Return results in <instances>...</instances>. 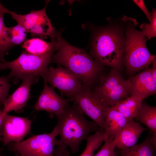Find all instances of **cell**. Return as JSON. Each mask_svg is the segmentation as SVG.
Instances as JSON below:
<instances>
[{
  "label": "cell",
  "instance_id": "obj_8",
  "mask_svg": "<svg viewBox=\"0 0 156 156\" xmlns=\"http://www.w3.org/2000/svg\"><path fill=\"white\" fill-rule=\"evenodd\" d=\"M59 131L55 126L52 131L33 136L19 142L10 144L9 149L24 156H54V147L58 144Z\"/></svg>",
  "mask_w": 156,
  "mask_h": 156
},
{
  "label": "cell",
  "instance_id": "obj_12",
  "mask_svg": "<svg viewBox=\"0 0 156 156\" xmlns=\"http://www.w3.org/2000/svg\"><path fill=\"white\" fill-rule=\"evenodd\" d=\"M31 122L27 117L6 114L4 117L2 139L3 145L12 142H20L30 132Z\"/></svg>",
  "mask_w": 156,
  "mask_h": 156
},
{
  "label": "cell",
  "instance_id": "obj_20",
  "mask_svg": "<svg viewBox=\"0 0 156 156\" xmlns=\"http://www.w3.org/2000/svg\"><path fill=\"white\" fill-rule=\"evenodd\" d=\"M148 135L141 143L119 149V156H155V150L149 142Z\"/></svg>",
  "mask_w": 156,
  "mask_h": 156
},
{
  "label": "cell",
  "instance_id": "obj_18",
  "mask_svg": "<svg viewBox=\"0 0 156 156\" xmlns=\"http://www.w3.org/2000/svg\"><path fill=\"white\" fill-rule=\"evenodd\" d=\"M141 98L133 95L120 101L113 107L120 112L127 121L133 119L143 101Z\"/></svg>",
  "mask_w": 156,
  "mask_h": 156
},
{
  "label": "cell",
  "instance_id": "obj_29",
  "mask_svg": "<svg viewBox=\"0 0 156 156\" xmlns=\"http://www.w3.org/2000/svg\"><path fill=\"white\" fill-rule=\"evenodd\" d=\"M4 116L2 111L0 110V141H2L3 135Z\"/></svg>",
  "mask_w": 156,
  "mask_h": 156
},
{
  "label": "cell",
  "instance_id": "obj_6",
  "mask_svg": "<svg viewBox=\"0 0 156 156\" xmlns=\"http://www.w3.org/2000/svg\"><path fill=\"white\" fill-rule=\"evenodd\" d=\"M130 82L125 80L117 70L112 68L102 75L92 92L111 107L129 96Z\"/></svg>",
  "mask_w": 156,
  "mask_h": 156
},
{
  "label": "cell",
  "instance_id": "obj_10",
  "mask_svg": "<svg viewBox=\"0 0 156 156\" xmlns=\"http://www.w3.org/2000/svg\"><path fill=\"white\" fill-rule=\"evenodd\" d=\"M44 80L57 88L70 99L82 87L81 81L65 67L49 66L42 77Z\"/></svg>",
  "mask_w": 156,
  "mask_h": 156
},
{
  "label": "cell",
  "instance_id": "obj_15",
  "mask_svg": "<svg viewBox=\"0 0 156 156\" xmlns=\"http://www.w3.org/2000/svg\"><path fill=\"white\" fill-rule=\"evenodd\" d=\"M146 129L133 119L127 121L115 138L117 140L116 147L124 149L136 144L141 134Z\"/></svg>",
  "mask_w": 156,
  "mask_h": 156
},
{
  "label": "cell",
  "instance_id": "obj_5",
  "mask_svg": "<svg viewBox=\"0 0 156 156\" xmlns=\"http://www.w3.org/2000/svg\"><path fill=\"white\" fill-rule=\"evenodd\" d=\"M57 49H53L41 55H37L23 51L15 60L4 62L7 68L11 71L6 77L11 79H22L33 75L41 76L47 70L51 59Z\"/></svg>",
  "mask_w": 156,
  "mask_h": 156
},
{
  "label": "cell",
  "instance_id": "obj_30",
  "mask_svg": "<svg viewBox=\"0 0 156 156\" xmlns=\"http://www.w3.org/2000/svg\"><path fill=\"white\" fill-rule=\"evenodd\" d=\"M149 142L150 144L153 146L155 151L156 148V135L152 134L151 136L150 135Z\"/></svg>",
  "mask_w": 156,
  "mask_h": 156
},
{
  "label": "cell",
  "instance_id": "obj_27",
  "mask_svg": "<svg viewBox=\"0 0 156 156\" xmlns=\"http://www.w3.org/2000/svg\"><path fill=\"white\" fill-rule=\"evenodd\" d=\"M54 149V156H69V152L67 146L63 144L58 145Z\"/></svg>",
  "mask_w": 156,
  "mask_h": 156
},
{
  "label": "cell",
  "instance_id": "obj_14",
  "mask_svg": "<svg viewBox=\"0 0 156 156\" xmlns=\"http://www.w3.org/2000/svg\"><path fill=\"white\" fill-rule=\"evenodd\" d=\"M39 79V76L33 75L22 80L20 86L4 101L2 111L4 116L12 111L19 112L23 109L30 98L31 85Z\"/></svg>",
  "mask_w": 156,
  "mask_h": 156
},
{
  "label": "cell",
  "instance_id": "obj_16",
  "mask_svg": "<svg viewBox=\"0 0 156 156\" xmlns=\"http://www.w3.org/2000/svg\"><path fill=\"white\" fill-rule=\"evenodd\" d=\"M127 121L120 112L112 107L108 112L104 122V140L107 138L114 140Z\"/></svg>",
  "mask_w": 156,
  "mask_h": 156
},
{
  "label": "cell",
  "instance_id": "obj_25",
  "mask_svg": "<svg viewBox=\"0 0 156 156\" xmlns=\"http://www.w3.org/2000/svg\"><path fill=\"white\" fill-rule=\"evenodd\" d=\"M104 142V144L94 156H116L114 149L116 147V139L107 138L105 140Z\"/></svg>",
  "mask_w": 156,
  "mask_h": 156
},
{
  "label": "cell",
  "instance_id": "obj_33",
  "mask_svg": "<svg viewBox=\"0 0 156 156\" xmlns=\"http://www.w3.org/2000/svg\"><path fill=\"white\" fill-rule=\"evenodd\" d=\"M15 156H23V155H20L19 154H16V155Z\"/></svg>",
  "mask_w": 156,
  "mask_h": 156
},
{
  "label": "cell",
  "instance_id": "obj_32",
  "mask_svg": "<svg viewBox=\"0 0 156 156\" xmlns=\"http://www.w3.org/2000/svg\"><path fill=\"white\" fill-rule=\"evenodd\" d=\"M7 9L5 8L1 4L0 2V12L3 11H7L8 10Z\"/></svg>",
  "mask_w": 156,
  "mask_h": 156
},
{
  "label": "cell",
  "instance_id": "obj_23",
  "mask_svg": "<svg viewBox=\"0 0 156 156\" xmlns=\"http://www.w3.org/2000/svg\"><path fill=\"white\" fill-rule=\"evenodd\" d=\"M10 11L8 10L0 12V60L3 62L5 61L4 55L8 54L9 50L14 46L7 41L3 33V27L5 26L4 16L5 13L8 14Z\"/></svg>",
  "mask_w": 156,
  "mask_h": 156
},
{
  "label": "cell",
  "instance_id": "obj_31",
  "mask_svg": "<svg viewBox=\"0 0 156 156\" xmlns=\"http://www.w3.org/2000/svg\"><path fill=\"white\" fill-rule=\"evenodd\" d=\"M6 69L4 62L0 60V70H3Z\"/></svg>",
  "mask_w": 156,
  "mask_h": 156
},
{
  "label": "cell",
  "instance_id": "obj_13",
  "mask_svg": "<svg viewBox=\"0 0 156 156\" xmlns=\"http://www.w3.org/2000/svg\"><path fill=\"white\" fill-rule=\"evenodd\" d=\"M54 88L49 86L47 83L44 81L43 90L33 107L36 110L44 111L50 114H54L57 118L63 112L70 101L58 95Z\"/></svg>",
  "mask_w": 156,
  "mask_h": 156
},
{
  "label": "cell",
  "instance_id": "obj_3",
  "mask_svg": "<svg viewBox=\"0 0 156 156\" xmlns=\"http://www.w3.org/2000/svg\"><path fill=\"white\" fill-rule=\"evenodd\" d=\"M56 126L59 131L60 139L58 144L68 146L74 153L77 152L83 141L86 140L89 134L101 130L93 121L88 120L84 114L74 102L69 103L63 112L56 118Z\"/></svg>",
  "mask_w": 156,
  "mask_h": 156
},
{
  "label": "cell",
  "instance_id": "obj_21",
  "mask_svg": "<svg viewBox=\"0 0 156 156\" xmlns=\"http://www.w3.org/2000/svg\"><path fill=\"white\" fill-rule=\"evenodd\" d=\"M4 36L7 41L14 46L24 42L26 40L27 32L20 25L11 27L4 26L3 29Z\"/></svg>",
  "mask_w": 156,
  "mask_h": 156
},
{
  "label": "cell",
  "instance_id": "obj_17",
  "mask_svg": "<svg viewBox=\"0 0 156 156\" xmlns=\"http://www.w3.org/2000/svg\"><path fill=\"white\" fill-rule=\"evenodd\" d=\"M61 43L60 40L47 42L41 38H33L26 40L22 47L26 52L32 54L39 55L46 53L53 49L58 50Z\"/></svg>",
  "mask_w": 156,
  "mask_h": 156
},
{
  "label": "cell",
  "instance_id": "obj_24",
  "mask_svg": "<svg viewBox=\"0 0 156 156\" xmlns=\"http://www.w3.org/2000/svg\"><path fill=\"white\" fill-rule=\"evenodd\" d=\"M151 13L150 23H143L140 28L141 31L148 39L156 36V10L153 8Z\"/></svg>",
  "mask_w": 156,
  "mask_h": 156
},
{
  "label": "cell",
  "instance_id": "obj_7",
  "mask_svg": "<svg viewBox=\"0 0 156 156\" xmlns=\"http://www.w3.org/2000/svg\"><path fill=\"white\" fill-rule=\"evenodd\" d=\"M49 2L46 1L42 9L33 10L26 14H18L10 10L9 14L18 24L25 29L27 33H29L33 36H39L42 39L49 37L53 40L58 37L59 33L53 27L46 13V7Z\"/></svg>",
  "mask_w": 156,
  "mask_h": 156
},
{
  "label": "cell",
  "instance_id": "obj_1",
  "mask_svg": "<svg viewBox=\"0 0 156 156\" xmlns=\"http://www.w3.org/2000/svg\"><path fill=\"white\" fill-rule=\"evenodd\" d=\"M120 22L110 21L98 28L92 39L90 53L99 64L118 72L122 68L125 51V28L122 18Z\"/></svg>",
  "mask_w": 156,
  "mask_h": 156
},
{
  "label": "cell",
  "instance_id": "obj_28",
  "mask_svg": "<svg viewBox=\"0 0 156 156\" xmlns=\"http://www.w3.org/2000/svg\"><path fill=\"white\" fill-rule=\"evenodd\" d=\"M133 1L142 10L150 21L151 18V13L147 10L144 1L142 0H133Z\"/></svg>",
  "mask_w": 156,
  "mask_h": 156
},
{
  "label": "cell",
  "instance_id": "obj_9",
  "mask_svg": "<svg viewBox=\"0 0 156 156\" xmlns=\"http://www.w3.org/2000/svg\"><path fill=\"white\" fill-rule=\"evenodd\" d=\"M70 101L74 103L84 114L90 118L101 130L103 131L105 117L112 107L94 94L90 88L83 85Z\"/></svg>",
  "mask_w": 156,
  "mask_h": 156
},
{
  "label": "cell",
  "instance_id": "obj_11",
  "mask_svg": "<svg viewBox=\"0 0 156 156\" xmlns=\"http://www.w3.org/2000/svg\"><path fill=\"white\" fill-rule=\"evenodd\" d=\"M152 64V67L145 68L129 79L130 82L129 94L135 95L144 99L156 94V58Z\"/></svg>",
  "mask_w": 156,
  "mask_h": 156
},
{
  "label": "cell",
  "instance_id": "obj_19",
  "mask_svg": "<svg viewBox=\"0 0 156 156\" xmlns=\"http://www.w3.org/2000/svg\"><path fill=\"white\" fill-rule=\"evenodd\" d=\"M133 118L146 126L152 134L156 135V107L142 102Z\"/></svg>",
  "mask_w": 156,
  "mask_h": 156
},
{
  "label": "cell",
  "instance_id": "obj_4",
  "mask_svg": "<svg viewBox=\"0 0 156 156\" xmlns=\"http://www.w3.org/2000/svg\"><path fill=\"white\" fill-rule=\"evenodd\" d=\"M125 28V44L123 64L129 74L148 67L156 56L151 54L146 46L148 39L135 27L137 21L125 16L123 17Z\"/></svg>",
  "mask_w": 156,
  "mask_h": 156
},
{
  "label": "cell",
  "instance_id": "obj_22",
  "mask_svg": "<svg viewBox=\"0 0 156 156\" xmlns=\"http://www.w3.org/2000/svg\"><path fill=\"white\" fill-rule=\"evenodd\" d=\"M86 148L79 156H93L94 151L98 148L104 140L103 130L98 131L93 135H89L87 139Z\"/></svg>",
  "mask_w": 156,
  "mask_h": 156
},
{
  "label": "cell",
  "instance_id": "obj_2",
  "mask_svg": "<svg viewBox=\"0 0 156 156\" xmlns=\"http://www.w3.org/2000/svg\"><path fill=\"white\" fill-rule=\"evenodd\" d=\"M51 62L62 65L91 89L102 75L103 66L84 50L73 46L61 37V43Z\"/></svg>",
  "mask_w": 156,
  "mask_h": 156
},
{
  "label": "cell",
  "instance_id": "obj_26",
  "mask_svg": "<svg viewBox=\"0 0 156 156\" xmlns=\"http://www.w3.org/2000/svg\"><path fill=\"white\" fill-rule=\"evenodd\" d=\"M9 81L4 76L0 77V105L3 104L10 88Z\"/></svg>",
  "mask_w": 156,
  "mask_h": 156
}]
</instances>
